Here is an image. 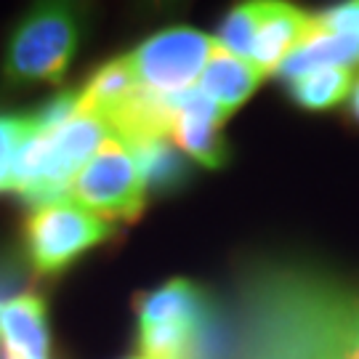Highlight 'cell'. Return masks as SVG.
Listing matches in <instances>:
<instances>
[{"instance_id": "44dd1931", "label": "cell", "mask_w": 359, "mask_h": 359, "mask_svg": "<svg viewBox=\"0 0 359 359\" xmlns=\"http://www.w3.org/2000/svg\"><path fill=\"white\" fill-rule=\"evenodd\" d=\"M128 359H142V357H128Z\"/></svg>"}, {"instance_id": "5b68a950", "label": "cell", "mask_w": 359, "mask_h": 359, "mask_svg": "<svg viewBox=\"0 0 359 359\" xmlns=\"http://www.w3.org/2000/svg\"><path fill=\"white\" fill-rule=\"evenodd\" d=\"M69 200L109 224H136L149 192L130 149L109 136L69 184Z\"/></svg>"}, {"instance_id": "30bf717a", "label": "cell", "mask_w": 359, "mask_h": 359, "mask_svg": "<svg viewBox=\"0 0 359 359\" xmlns=\"http://www.w3.org/2000/svg\"><path fill=\"white\" fill-rule=\"evenodd\" d=\"M261 80H264V75L250 62L237 59V56L218 48L210 56L203 75H200V93L205 96L208 102L216 104L229 120L256 93Z\"/></svg>"}, {"instance_id": "9c48e42d", "label": "cell", "mask_w": 359, "mask_h": 359, "mask_svg": "<svg viewBox=\"0 0 359 359\" xmlns=\"http://www.w3.org/2000/svg\"><path fill=\"white\" fill-rule=\"evenodd\" d=\"M314 13L295 8L290 3H266V13L258 29L250 65L261 75H274L290 53L314 35Z\"/></svg>"}, {"instance_id": "7a4b0ae2", "label": "cell", "mask_w": 359, "mask_h": 359, "mask_svg": "<svg viewBox=\"0 0 359 359\" xmlns=\"http://www.w3.org/2000/svg\"><path fill=\"white\" fill-rule=\"evenodd\" d=\"M86 13L69 3H40L27 11L6 40L0 75L8 88L56 86L75 62Z\"/></svg>"}, {"instance_id": "ba28073f", "label": "cell", "mask_w": 359, "mask_h": 359, "mask_svg": "<svg viewBox=\"0 0 359 359\" xmlns=\"http://www.w3.org/2000/svg\"><path fill=\"white\" fill-rule=\"evenodd\" d=\"M0 359H51L48 304L40 293L0 309Z\"/></svg>"}, {"instance_id": "5bb4252c", "label": "cell", "mask_w": 359, "mask_h": 359, "mask_svg": "<svg viewBox=\"0 0 359 359\" xmlns=\"http://www.w3.org/2000/svg\"><path fill=\"white\" fill-rule=\"evenodd\" d=\"M354 88V72L346 67H320L287 80V96L306 112H327L344 104Z\"/></svg>"}, {"instance_id": "52a82bcc", "label": "cell", "mask_w": 359, "mask_h": 359, "mask_svg": "<svg viewBox=\"0 0 359 359\" xmlns=\"http://www.w3.org/2000/svg\"><path fill=\"white\" fill-rule=\"evenodd\" d=\"M226 115L213 102H208L200 88L176 93V115L170 126V142L179 147L192 163L218 170L229 163L231 149L224 139Z\"/></svg>"}, {"instance_id": "6da1fadb", "label": "cell", "mask_w": 359, "mask_h": 359, "mask_svg": "<svg viewBox=\"0 0 359 359\" xmlns=\"http://www.w3.org/2000/svg\"><path fill=\"white\" fill-rule=\"evenodd\" d=\"M240 359H359V285L293 261L248 269Z\"/></svg>"}, {"instance_id": "4fadbf2b", "label": "cell", "mask_w": 359, "mask_h": 359, "mask_svg": "<svg viewBox=\"0 0 359 359\" xmlns=\"http://www.w3.org/2000/svg\"><path fill=\"white\" fill-rule=\"evenodd\" d=\"M359 65V38L357 35H325L317 32L309 40H304L283 65L277 67L274 75L293 80L304 75L309 69H320V67H351Z\"/></svg>"}, {"instance_id": "d6986e66", "label": "cell", "mask_w": 359, "mask_h": 359, "mask_svg": "<svg viewBox=\"0 0 359 359\" xmlns=\"http://www.w3.org/2000/svg\"><path fill=\"white\" fill-rule=\"evenodd\" d=\"M314 27L317 32H325V35H357L359 38V0L314 13Z\"/></svg>"}, {"instance_id": "8fae6325", "label": "cell", "mask_w": 359, "mask_h": 359, "mask_svg": "<svg viewBox=\"0 0 359 359\" xmlns=\"http://www.w3.org/2000/svg\"><path fill=\"white\" fill-rule=\"evenodd\" d=\"M128 149L142 170L147 192L170 194L192 179L194 163L168 136L144 139V142L130 144Z\"/></svg>"}, {"instance_id": "8992f818", "label": "cell", "mask_w": 359, "mask_h": 359, "mask_svg": "<svg viewBox=\"0 0 359 359\" xmlns=\"http://www.w3.org/2000/svg\"><path fill=\"white\" fill-rule=\"evenodd\" d=\"M218 48L221 46L216 38L208 32L192 27H168L144 38L128 53V62L144 88L163 96H176L192 88L197 75H203Z\"/></svg>"}, {"instance_id": "e0dca14e", "label": "cell", "mask_w": 359, "mask_h": 359, "mask_svg": "<svg viewBox=\"0 0 359 359\" xmlns=\"http://www.w3.org/2000/svg\"><path fill=\"white\" fill-rule=\"evenodd\" d=\"M29 290V264L22 250L0 248V309Z\"/></svg>"}, {"instance_id": "2e32d148", "label": "cell", "mask_w": 359, "mask_h": 359, "mask_svg": "<svg viewBox=\"0 0 359 359\" xmlns=\"http://www.w3.org/2000/svg\"><path fill=\"white\" fill-rule=\"evenodd\" d=\"M38 133L32 115H13L0 112V194L13 192V173H16V157L32 136Z\"/></svg>"}, {"instance_id": "ac0fdd59", "label": "cell", "mask_w": 359, "mask_h": 359, "mask_svg": "<svg viewBox=\"0 0 359 359\" xmlns=\"http://www.w3.org/2000/svg\"><path fill=\"white\" fill-rule=\"evenodd\" d=\"M80 112V99L77 90H62L51 96L48 102H43L38 109H32V123L38 130H56L62 128L65 123H69L72 117Z\"/></svg>"}, {"instance_id": "9a60e30c", "label": "cell", "mask_w": 359, "mask_h": 359, "mask_svg": "<svg viewBox=\"0 0 359 359\" xmlns=\"http://www.w3.org/2000/svg\"><path fill=\"white\" fill-rule=\"evenodd\" d=\"M264 13H266V0L264 3H240V6H234L224 16V22H221L216 32V43L221 46V51L250 62V53H253V46H256Z\"/></svg>"}, {"instance_id": "277c9868", "label": "cell", "mask_w": 359, "mask_h": 359, "mask_svg": "<svg viewBox=\"0 0 359 359\" xmlns=\"http://www.w3.org/2000/svg\"><path fill=\"white\" fill-rule=\"evenodd\" d=\"M112 237L115 224L72 200H59L29 210L22 226V253L38 277H59Z\"/></svg>"}, {"instance_id": "3957f363", "label": "cell", "mask_w": 359, "mask_h": 359, "mask_svg": "<svg viewBox=\"0 0 359 359\" xmlns=\"http://www.w3.org/2000/svg\"><path fill=\"white\" fill-rule=\"evenodd\" d=\"M216 295L187 277H173L152 290L136 293V348L142 359H187Z\"/></svg>"}, {"instance_id": "ffe728a7", "label": "cell", "mask_w": 359, "mask_h": 359, "mask_svg": "<svg viewBox=\"0 0 359 359\" xmlns=\"http://www.w3.org/2000/svg\"><path fill=\"white\" fill-rule=\"evenodd\" d=\"M348 112L359 123V77L354 80V88H351V96H348Z\"/></svg>"}, {"instance_id": "7c38bea8", "label": "cell", "mask_w": 359, "mask_h": 359, "mask_svg": "<svg viewBox=\"0 0 359 359\" xmlns=\"http://www.w3.org/2000/svg\"><path fill=\"white\" fill-rule=\"evenodd\" d=\"M139 80L133 75L128 53L104 62L93 75L86 80V86L77 90L80 112L104 120L109 112H115L120 104H126L139 90Z\"/></svg>"}]
</instances>
